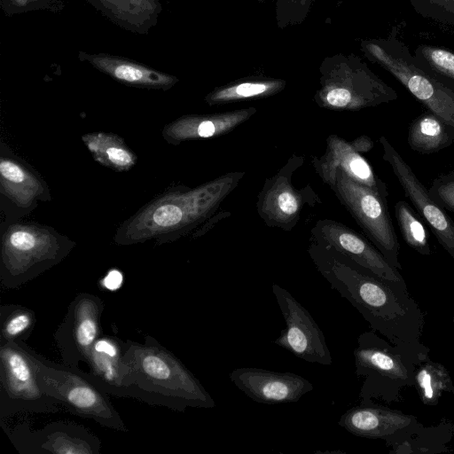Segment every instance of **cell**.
<instances>
[{"mask_svg":"<svg viewBox=\"0 0 454 454\" xmlns=\"http://www.w3.org/2000/svg\"><path fill=\"white\" fill-rule=\"evenodd\" d=\"M124 353L125 341L116 337L100 335L86 362L93 381L106 394L117 397H131Z\"/></svg>","mask_w":454,"mask_h":454,"instance_id":"44dd1931","label":"cell"},{"mask_svg":"<svg viewBox=\"0 0 454 454\" xmlns=\"http://www.w3.org/2000/svg\"><path fill=\"white\" fill-rule=\"evenodd\" d=\"M35 313L17 304L0 308V343L21 342L27 340L35 328Z\"/></svg>","mask_w":454,"mask_h":454,"instance_id":"83f0119b","label":"cell"},{"mask_svg":"<svg viewBox=\"0 0 454 454\" xmlns=\"http://www.w3.org/2000/svg\"><path fill=\"white\" fill-rule=\"evenodd\" d=\"M122 284V275L117 270H112L102 280L104 287L110 291H115L121 287Z\"/></svg>","mask_w":454,"mask_h":454,"instance_id":"e575fe53","label":"cell"},{"mask_svg":"<svg viewBox=\"0 0 454 454\" xmlns=\"http://www.w3.org/2000/svg\"><path fill=\"white\" fill-rule=\"evenodd\" d=\"M354 357L356 373L364 379L360 404H371L375 399L392 400L394 386L413 385L417 365L427 356L419 342L392 346L372 331L359 335Z\"/></svg>","mask_w":454,"mask_h":454,"instance_id":"8992f818","label":"cell"},{"mask_svg":"<svg viewBox=\"0 0 454 454\" xmlns=\"http://www.w3.org/2000/svg\"><path fill=\"white\" fill-rule=\"evenodd\" d=\"M272 292L286 322L274 344L306 362L330 365L333 359L324 333L310 313L278 284L272 285Z\"/></svg>","mask_w":454,"mask_h":454,"instance_id":"7c38bea8","label":"cell"},{"mask_svg":"<svg viewBox=\"0 0 454 454\" xmlns=\"http://www.w3.org/2000/svg\"><path fill=\"white\" fill-rule=\"evenodd\" d=\"M124 357L132 398L181 412L215 406L199 380L153 337L145 336L144 343L125 341Z\"/></svg>","mask_w":454,"mask_h":454,"instance_id":"3957f363","label":"cell"},{"mask_svg":"<svg viewBox=\"0 0 454 454\" xmlns=\"http://www.w3.org/2000/svg\"><path fill=\"white\" fill-rule=\"evenodd\" d=\"M20 453L98 454L100 441L80 425L55 422L32 431L19 426L8 433Z\"/></svg>","mask_w":454,"mask_h":454,"instance_id":"2e32d148","label":"cell"},{"mask_svg":"<svg viewBox=\"0 0 454 454\" xmlns=\"http://www.w3.org/2000/svg\"><path fill=\"white\" fill-rule=\"evenodd\" d=\"M29 356L39 385L51 398L70 413L90 419L103 427L127 432L121 415L107 395L79 367L49 361L20 342Z\"/></svg>","mask_w":454,"mask_h":454,"instance_id":"ba28073f","label":"cell"},{"mask_svg":"<svg viewBox=\"0 0 454 454\" xmlns=\"http://www.w3.org/2000/svg\"><path fill=\"white\" fill-rule=\"evenodd\" d=\"M244 176V171H233L196 187L168 188L122 222L114 242L130 246L155 240L162 245L186 236L217 213Z\"/></svg>","mask_w":454,"mask_h":454,"instance_id":"7a4b0ae2","label":"cell"},{"mask_svg":"<svg viewBox=\"0 0 454 454\" xmlns=\"http://www.w3.org/2000/svg\"><path fill=\"white\" fill-rule=\"evenodd\" d=\"M325 184L333 191L386 260L401 270L400 243L388 213L387 198L354 181L340 168H336Z\"/></svg>","mask_w":454,"mask_h":454,"instance_id":"9c48e42d","label":"cell"},{"mask_svg":"<svg viewBox=\"0 0 454 454\" xmlns=\"http://www.w3.org/2000/svg\"><path fill=\"white\" fill-rule=\"evenodd\" d=\"M364 56L398 80L428 112L441 119L454 137V82L422 67L394 34L362 40Z\"/></svg>","mask_w":454,"mask_h":454,"instance_id":"5b68a950","label":"cell"},{"mask_svg":"<svg viewBox=\"0 0 454 454\" xmlns=\"http://www.w3.org/2000/svg\"><path fill=\"white\" fill-rule=\"evenodd\" d=\"M413 56L422 67L454 82V52L442 47L421 44L416 48Z\"/></svg>","mask_w":454,"mask_h":454,"instance_id":"f546056e","label":"cell"},{"mask_svg":"<svg viewBox=\"0 0 454 454\" xmlns=\"http://www.w3.org/2000/svg\"><path fill=\"white\" fill-rule=\"evenodd\" d=\"M319 88L314 95L321 108L359 111L395 100L397 92L376 75L358 56L337 53L319 66Z\"/></svg>","mask_w":454,"mask_h":454,"instance_id":"52a82bcc","label":"cell"},{"mask_svg":"<svg viewBox=\"0 0 454 454\" xmlns=\"http://www.w3.org/2000/svg\"><path fill=\"white\" fill-rule=\"evenodd\" d=\"M257 112L247 107L207 114H185L166 124L161 135L169 145L192 140L210 139L226 135L240 126Z\"/></svg>","mask_w":454,"mask_h":454,"instance_id":"ffe728a7","label":"cell"},{"mask_svg":"<svg viewBox=\"0 0 454 454\" xmlns=\"http://www.w3.org/2000/svg\"><path fill=\"white\" fill-rule=\"evenodd\" d=\"M75 242L38 223H12L2 234L0 283L19 287L62 262Z\"/></svg>","mask_w":454,"mask_h":454,"instance_id":"277c9868","label":"cell"},{"mask_svg":"<svg viewBox=\"0 0 454 454\" xmlns=\"http://www.w3.org/2000/svg\"><path fill=\"white\" fill-rule=\"evenodd\" d=\"M230 380L249 398L264 404L295 403L313 389L312 383L298 374L255 367L234 369Z\"/></svg>","mask_w":454,"mask_h":454,"instance_id":"ac0fdd59","label":"cell"},{"mask_svg":"<svg viewBox=\"0 0 454 454\" xmlns=\"http://www.w3.org/2000/svg\"><path fill=\"white\" fill-rule=\"evenodd\" d=\"M87 59L96 68L127 85L168 90L178 82L176 76L129 60L106 55L87 56Z\"/></svg>","mask_w":454,"mask_h":454,"instance_id":"603a6c76","label":"cell"},{"mask_svg":"<svg viewBox=\"0 0 454 454\" xmlns=\"http://www.w3.org/2000/svg\"><path fill=\"white\" fill-rule=\"evenodd\" d=\"M428 192L442 208L454 212V170L434 178Z\"/></svg>","mask_w":454,"mask_h":454,"instance_id":"836d02e7","label":"cell"},{"mask_svg":"<svg viewBox=\"0 0 454 454\" xmlns=\"http://www.w3.org/2000/svg\"><path fill=\"white\" fill-rule=\"evenodd\" d=\"M105 304L100 297L81 293L70 302L67 314L54 333L64 364L78 367L87 362L90 351L101 335Z\"/></svg>","mask_w":454,"mask_h":454,"instance_id":"4fadbf2b","label":"cell"},{"mask_svg":"<svg viewBox=\"0 0 454 454\" xmlns=\"http://www.w3.org/2000/svg\"><path fill=\"white\" fill-rule=\"evenodd\" d=\"M310 233V240L333 248L374 275L405 284L398 270L386 260L368 239L344 223L327 218L320 219L316 222Z\"/></svg>","mask_w":454,"mask_h":454,"instance_id":"9a60e30c","label":"cell"},{"mask_svg":"<svg viewBox=\"0 0 454 454\" xmlns=\"http://www.w3.org/2000/svg\"><path fill=\"white\" fill-rule=\"evenodd\" d=\"M338 424L354 435L390 442L397 433H408L417 427V420L400 411L371 403L346 411Z\"/></svg>","mask_w":454,"mask_h":454,"instance_id":"7402d4cb","label":"cell"},{"mask_svg":"<svg viewBox=\"0 0 454 454\" xmlns=\"http://www.w3.org/2000/svg\"><path fill=\"white\" fill-rule=\"evenodd\" d=\"M59 405L42 389L21 343H0V417L20 412H57Z\"/></svg>","mask_w":454,"mask_h":454,"instance_id":"30bf717a","label":"cell"},{"mask_svg":"<svg viewBox=\"0 0 454 454\" xmlns=\"http://www.w3.org/2000/svg\"><path fill=\"white\" fill-rule=\"evenodd\" d=\"M0 194L7 208L20 215L31 212L38 201L51 200L50 188L28 163L16 156L10 148L0 145Z\"/></svg>","mask_w":454,"mask_h":454,"instance_id":"e0dca14e","label":"cell"},{"mask_svg":"<svg viewBox=\"0 0 454 454\" xmlns=\"http://www.w3.org/2000/svg\"><path fill=\"white\" fill-rule=\"evenodd\" d=\"M379 141L383 151L382 158L391 167L406 197L428 223L440 245L454 259V221L447 211L432 199L428 190L416 176L411 167L386 137H380Z\"/></svg>","mask_w":454,"mask_h":454,"instance_id":"5bb4252c","label":"cell"},{"mask_svg":"<svg viewBox=\"0 0 454 454\" xmlns=\"http://www.w3.org/2000/svg\"><path fill=\"white\" fill-rule=\"evenodd\" d=\"M82 141L97 162L114 171H129L137 162L135 152L115 133L88 132Z\"/></svg>","mask_w":454,"mask_h":454,"instance_id":"d4e9b609","label":"cell"},{"mask_svg":"<svg viewBox=\"0 0 454 454\" xmlns=\"http://www.w3.org/2000/svg\"><path fill=\"white\" fill-rule=\"evenodd\" d=\"M286 86V81L281 78L248 76L215 87L206 95L204 100L208 106H213L265 98L281 92Z\"/></svg>","mask_w":454,"mask_h":454,"instance_id":"cb8c5ba5","label":"cell"},{"mask_svg":"<svg viewBox=\"0 0 454 454\" xmlns=\"http://www.w3.org/2000/svg\"><path fill=\"white\" fill-rule=\"evenodd\" d=\"M407 141L411 150L430 154L451 145L454 137L441 119L427 112L419 115L410 124Z\"/></svg>","mask_w":454,"mask_h":454,"instance_id":"484cf974","label":"cell"},{"mask_svg":"<svg viewBox=\"0 0 454 454\" xmlns=\"http://www.w3.org/2000/svg\"><path fill=\"white\" fill-rule=\"evenodd\" d=\"M231 215L230 212L222 211L217 215H214L211 218H209L204 224H202L199 229L194 231L192 234V238H198L205 234L215 223L219 222L221 219L224 217H228Z\"/></svg>","mask_w":454,"mask_h":454,"instance_id":"d590c367","label":"cell"},{"mask_svg":"<svg viewBox=\"0 0 454 454\" xmlns=\"http://www.w3.org/2000/svg\"><path fill=\"white\" fill-rule=\"evenodd\" d=\"M119 19L132 23L147 20L155 13L157 0H99Z\"/></svg>","mask_w":454,"mask_h":454,"instance_id":"4dcf8cb0","label":"cell"},{"mask_svg":"<svg viewBox=\"0 0 454 454\" xmlns=\"http://www.w3.org/2000/svg\"><path fill=\"white\" fill-rule=\"evenodd\" d=\"M453 322H454V317H453Z\"/></svg>","mask_w":454,"mask_h":454,"instance_id":"f35d334b","label":"cell"},{"mask_svg":"<svg viewBox=\"0 0 454 454\" xmlns=\"http://www.w3.org/2000/svg\"><path fill=\"white\" fill-rule=\"evenodd\" d=\"M413 385L426 405H435L443 392L454 394V386L447 369L432 361L420 363L415 371Z\"/></svg>","mask_w":454,"mask_h":454,"instance_id":"4316f807","label":"cell"},{"mask_svg":"<svg viewBox=\"0 0 454 454\" xmlns=\"http://www.w3.org/2000/svg\"><path fill=\"white\" fill-rule=\"evenodd\" d=\"M303 162V156L294 153L275 175L265 179L257 196L256 210L267 226L290 231L305 206L313 207L322 203L309 184L298 189L292 183L294 173Z\"/></svg>","mask_w":454,"mask_h":454,"instance_id":"8fae6325","label":"cell"},{"mask_svg":"<svg viewBox=\"0 0 454 454\" xmlns=\"http://www.w3.org/2000/svg\"><path fill=\"white\" fill-rule=\"evenodd\" d=\"M311 163L324 183L336 168H340L354 181L374 190L385 198L388 195L386 184L362 156L355 139L347 141L337 135L328 136L325 153L320 157H314Z\"/></svg>","mask_w":454,"mask_h":454,"instance_id":"d6986e66","label":"cell"},{"mask_svg":"<svg viewBox=\"0 0 454 454\" xmlns=\"http://www.w3.org/2000/svg\"><path fill=\"white\" fill-rule=\"evenodd\" d=\"M395 215L407 245L422 255H430L432 251L427 228L410 205L403 200L397 201Z\"/></svg>","mask_w":454,"mask_h":454,"instance_id":"f1b7e54d","label":"cell"},{"mask_svg":"<svg viewBox=\"0 0 454 454\" xmlns=\"http://www.w3.org/2000/svg\"><path fill=\"white\" fill-rule=\"evenodd\" d=\"M256 1H257L258 3L262 4V3H264L266 0H256Z\"/></svg>","mask_w":454,"mask_h":454,"instance_id":"74e56055","label":"cell"},{"mask_svg":"<svg viewBox=\"0 0 454 454\" xmlns=\"http://www.w3.org/2000/svg\"><path fill=\"white\" fill-rule=\"evenodd\" d=\"M308 253L331 287L358 310L374 332L395 344L419 342L424 317L406 284L381 278L312 240Z\"/></svg>","mask_w":454,"mask_h":454,"instance_id":"6da1fadb","label":"cell"},{"mask_svg":"<svg viewBox=\"0 0 454 454\" xmlns=\"http://www.w3.org/2000/svg\"><path fill=\"white\" fill-rule=\"evenodd\" d=\"M12 2L15 6L24 7L27 4L28 0H12Z\"/></svg>","mask_w":454,"mask_h":454,"instance_id":"8d00e7d4","label":"cell"},{"mask_svg":"<svg viewBox=\"0 0 454 454\" xmlns=\"http://www.w3.org/2000/svg\"><path fill=\"white\" fill-rule=\"evenodd\" d=\"M410 3L420 16L454 26V0H410Z\"/></svg>","mask_w":454,"mask_h":454,"instance_id":"d6a6232c","label":"cell"},{"mask_svg":"<svg viewBox=\"0 0 454 454\" xmlns=\"http://www.w3.org/2000/svg\"><path fill=\"white\" fill-rule=\"evenodd\" d=\"M316 0H274L275 19L279 29L301 24Z\"/></svg>","mask_w":454,"mask_h":454,"instance_id":"1f68e13d","label":"cell"}]
</instances>
